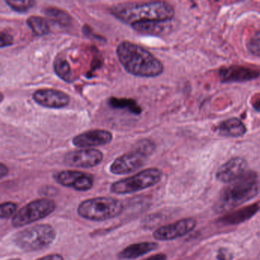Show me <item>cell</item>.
<instances>
[{
	"instance_id": "cell-1",
	"label": "cell",
	"mask_w": 260,
	"mask_h": 260,
	"mask_svg": "<svg viewBox=\"0 0 260 260\" xmlns=\"http://www.w3.org/2000/svg\"><path fill=\"white\" fill-rule=\"evenodd\" d=\"M109 11L114 17L131 25L147 21L168 22L175 16L173 6L164 1L120 3L112 6Z\"/></svg>"
},
{
	"instance_id": "cell-2",
	"label": "cell",
	"mask_w": 260,
	"mask_h": 260,
	"mask_svg": "<svg viewBox=\"0 0 260 260\" xmlns=\"http://www.w3.org/2000/svg\"><path fill=\"white\" fill-rule=\"evenodd\" d=\"M117 57L126 72L144 78H153L164 73L162 62L138 44L121 42L116 48Z\"/></svg>"
},
{
	"instance_id": "cell-3",
	"label": "cell",
	"mask_w": 260,
	"mask_h": 260,
	"mask_svg": "<svg viewBox=\"0 0 260 260\" xmlns=\"http://www.w3.org/2000/svg\"><path fill=\"white\" fill-rule=\"evenodd\" d=\"M258 188L259 185L256 173L247 170L223 188L215 204L216 212L231 211L250 200L258 194Z\"/></svg>"
},
{
	"instance_id": "cell-4",
	"label": "cell",
	"mask_w": 260,
	"mask_h": 260,
	"mask_svg": "<svg viewBox=\"0 0 260 260\" xmlns=\"http://www.w3.org/2000/svg\"><path fill=\"white\" fill-rule=\"evenodd\" d=\"M57 232L52 225L39 223L16 233L13 237L15 246L24 252L43 250L55 241Z\"/></svg>"
},
{
	"instance_id": "cell-5",
	"label": "cell",
	"mask_w": 260,
	"mask_h": 260,
	"mask_svg": "<svg viewBox=\"0 0 260 260\" xmlns=\"http://www.w3.org/2000/svg\"><path fill=\"white\" fill-rule=\"evenodd\" d=\"M124 206L118 199L110 197H96L83 201L77 207V214L85 220L94 222L106 221L122 214Z\"/></svg>"
},
{
	"instance_id": "cell-6",
	"label": "cell",
	"mask_w": 260,
	"mask_h": 260,
	"mask_svg": "<svg viewBox=\"0 0 260 260\" xmlns=\"http://www.w3.org/2000/svg\"><path fill=\"white\" fill-rule=\"evenodd\" d=\"M156 145L148 139L141 140L134 146L132 151L116 158L111 164V173L114 175H127L144 167L147 159L153 154Z\"/></svg>"
},
{
	"instance_id": "cell-7",
	"label": "cell",
	"mask_w": 260,
	"mask_h": 260,
	"mask_svg": "<svg viewBox=\"0 0 260 260\" xmlns=\"http://www.w3.org/2000/svg\"><path fill=\"white\" fill-rule=\"evenodd\" d=\"M162 170L148 168L141 170L133 176L120 179L111 185L110 191L113 194H128L151 188L160 182Z\"/></svg>"
},
{
	"instance_id": "cell-8",
	"label": "cell",
	"mask_w": 260,
	"mask_h": 260,
	"mask_svg": "<svg viewBox=\"0 0 260 260\" xmlns=\"http://www.w3.org/2000/svg\"><path fill=\"white\" fill-rule=\"evenodd\" d=\"M56 203L51 199H39L31 201L19 209L12 218V225L20 228L39 221L51 215L56 209Z\"/></svg>"
},
{
	"instance_id": "cell-9",
	"label": "cell",
	"mask_w": 260,
	"mask_h": 260,
	"mask_svg": "<svg viewBox=\"0 0 260 260\" xmlns=\"http://www.w3.org/2000/svg\"><path fill=\"white\" fill-rule=\"evenodd\" d=\"M197 220L192 217L181 219L174 223L159 226L153 233V238L158 241H170L189 234L197 226Z\"/></svg>"
},
{
	"instance_id": "cell-10",
	"label": "cell",
	"mask_w": 260,
	"mask_h": 260,
	"mask_svg": "<svg viewBox=\"0 0 260 260\" xmlns=\"http://www.w3.org/2000/svg\"><path fill=\"white\" fill-rule=\"evenodd\" d=\"M57 183L77 191H87L93 187L94 178L89 173L77 170H63L54 173Z\"/></svg>"
},
{
	"instance_id": "cell-11",
	"label": "cell",
	"mask_w": 260,
	"mask_h": 260,
	"mask_svg": "<svg viewBox=\"0 0 260 260\" xmlns=\"http://www.w3.org/2000/svg\"><path fill=\"white\" fill-rule=\"evenodd\" d=\"M103 160V152L94 148L74 150L67 153L63 158V162L68 167L82 169L96 167Z\"/></svg>"
},
{
	"instance_id": "cell-12",
	"label": "cell",
	"mask_w": 260,
	"mask_h": 260,
	"mask_svg": "<svg viewBox=\"0 0 260 260\" xmlns=\"http://www.w3.org/2000/svg\"><path fill=\"white\" fill-rule=\"evenodd\" d=\"M32 98L39 106L47 109H63L71 102V97L66 92L49 88L38 89L33 93Z\"/></svg>"
},
{
	"instance_id": "cell-13",
	"label": "cell",
	"mask_w": 260,
	"mask_h": 260,
	"mask_svg": "<svg viewBox=\"0 0 260 260\" xmlns=\"http://www.w3.org/2000/svg\"><path fill=\"white\" fill-rule=\"evenodd\" d=\"M113 135L103 129H95L80 134L73 138V144L78 148L88 149L106 145L112 142Z\"/></svg>"
},
{
	"instance_id": "cell-14",
	"label": "cell",
	"mask_w": 260,
	"mask_h": 260,
	"mask_svg": "<svg viewBox=\"0 0 260 260\" xmlns=\"http://www.w3.org/2000/svg\"><path fill=\"white\" fill-rule=\"evenodd\" d=\"M247 162L240 156L231 158L223 165L220 166L216 173L217 180L228 184L246 173Z\"/></svg>"
},
{
	"instance_id": "cell-15",
	"label": "cell",
	"mask_w": 260,
	"mask_h": 260,
	"mask_svg": "<svg viewBox=\"0 0 260 260\" xmlns=\"http://www.w3.org/2000/svg\"><path fill=\"white\" fill-rule=\"evenodd\" d=\"M218 75L222 83H242L255 80L259 77L260 74L252 68L231 66L220 68Z\"/></svg>"
},
{
	"instance_id": "cell-16",
	"label": "cell",
	"mask_w": 260,
	"mask_h": 260,
	"mask_svg": "<svg viewBox=\"0 0 260 260\" xmlns=\"http://www.w3.org/2000/svg\"><path fill=\"white\" fill-rule=\"evenodd\" d=\"M157 248L158 243L156 242H141V243H133L120 251L118 252V257L120 259H135L149 252L156 250Z\"/></svg>"
},
{
	"instance_id": "cell-17",
	"label": "cell",
	"mask_w": 260,
	"mask_h": 260,
	"mask_svg": "<svg viewBox=\"0 0 260 260\" xmlns=\"http://www.w3.org/2000/svg\"><path fill=\"white\" fill-rule=\"evenodd\" d=\"M217 133L226 138H240L246 133V126L239 118H231L221 121L216 128Z\"/></svg>"
},
{
	"instance_id": "cell-18",
	"label": "cell",
	"mask_w": 260,
	"mask_h": 260,
	"mask_svg": "<svg viewBox=\"0 0 260 260\" xmlns=\"http://www.w3.org/2000/svg\"><path fill=\"white\" fill-rule=\"evenodd\" d=\"M168 22H138L132 24L131 26L135 31L141 34L149 35V36H159L165 34L168 31Z\"/></svg>"
},
{
	"instance_id": "cell-19",
	"label": "cell",
	"mask_w": 260,
	"mask_h": 260,
	"mask_svg": "<svg viewBox=\"0 0 260 260\" xmlns=\"http://www.w3.org/2000/svg\"><path fill=\"white\" fill-rule=\"evenodd\" d=\"M258 209H259V206L257 204H254L224 216L220 218V221L223 224H237L252 217L258 211Z\"/></svg>"
},
{
	"instance_id": "cell-20",
	"label": "cell",
	"mask_w": 260,
	"mask_h": 260,
	"mask_svg": "<svg viewBox=\"0 0 260 260\" xmlns=\"http://www.w3.org/2000/svg\"><path fill=\"white\" fill-rule=\"evenodd\" d=\"M108 104L113 109H126L134 115H139L142 112L141 106L132 99H118L111 97L108 100Z\"/></svg>"
},
{
	"instance_id": "cell-21",
	"label": "cell",
	"mask_w": 260,
	"mask_h": 260,
	"mask_svg": "<svg viewBox=\"0 0 260 260\" xmlns=\"http://www.w3.org/2000/svg\"><path fill=\"white\" fill-rule=\"evenodd\" d=\"M26 24L33 34L38 37H43L51 32V27L48 21L41 16H30L27 19Z\"/></svg>"
},
{
	"instance_id": "cell-22",
	"label": "cell",
	"mask_w": 260,
	"mask_h": 260,
	"mask_svg": "<svg viewBox=\"0 0 260 260\" xmlns=\"http://www.w3.org/2000/svg\"><path fill=\"white\" fill-rule=\"evenodd\" d=\"M54 69L55 74L66 83H72L74 80V74L71 66L66 59L57 57L54 60Z\"/></svg>"
},
{
	"instance_id": "cell-23",
	"label": "cell",
	"mask_w": 260,
	"mask_h": 260,
	"mask_svg": "<svg viewBox=\"0 0 260 260\" xmlns=\"http://www.w3.org/2000/svg\"><path fill=\"white\" fill-rule=\"evenodd\" d=\"M44 12L51 20L61 26L68 27L72 23V17L64 10L56 7H48L44 10Z\"/></svg>"
},
{
	"instance_id": "cell-24",
	"label": "cell",
	"mask_w": 260,
	"mask_h": 260,
	"mask_svg": "<svg viewBox=\"0 0 260 260\" xmlns=\"http://www.w3.org/2000/svg\"><path fill=\"white\" fill-rule=\"evenodd\" d=\"M5 3L11 10L18 13H26L36 4V1L32 0H6Z\"/></svg>"
},
{
	"instance_id": "cell-25",
	"label": "cell",
	"mask_w": 260,
	"mask_h": 260,
	"mask_svg": "<svg viewBox=\"0 0 260 260\" xmlns=\"http://www.w3.org/2000/svg\"><path fill=\"white\" fill-rule=\"evenodd\" d=\"M19 211V207L15 202H7L1 204L0 217L2 219L13 218Z\"/></svg>"
},
{
	"instance_id": "cell-26",
	"label": "cell",
	"mask_w": 260,
	"mask_h": 260,
	"mask_svg": "<svg viewBox=\"0 0 260 260\" xmlns=\"http://www.w3.org/2000/svg\"><path fill=\"white\" fill-rule=\"evenodd\" d=\"M246 48L252 55L260 57V29L249 39Z\"/></svg>"
},
{
	"instance_id": "cell-27",
	"label": "cell",
	"mask_w": 260,
	"mask_h": 260,
	"mask_svg": "<svg viewBox=\"0 0 260 260\" xmlns=\"http://www.w3.org/2000/svg\"><path fill=\"white\" fill-rule=\"evenodd\" d=\"M14 43V39L13 36L10 33L6 32V31H1L0 34V48H4L7 47L11 46Z\"/></svg>"
},
{
	"instance_id": "cell-28",
	"label": "cell",
	"mask_w": 260,
	"mask_h": 260,
	"mask_svg": "<svg viewBox=\"0 0 260 260\" xmlns=\"http://www.w3.org/2000/svg\"><path fill=\"white\" fill-rule=\"evenodd\" d=\"M36 260H64V258H63V255H60V254L52 253L41 257V258Z\"/></svg>"
},
{
	"instance_id": "cell-29",
	"label": "cell",
	"mask_w": 260,
	"mask_h": 260,
	"mask_svg": "<svg viewBox=\"0 0 260 260\" xmlns=\"http://www.w3.org/2000/svg\"><path fill=\"white\" fill-rule=\"evenodd\" d=\"M167 255L166 254L162 253H157L155 254V255H150V256L147 257V258H144L143 260H167Z\"/></svg>"
},
{
	"instance_id": "cell-30",
	"label": "cell",
	"mask_w": 260,
	"mask_h": 260,
	"mask_svg": "<svg viewBox=\"0 0 260 260\" xmlns=\"http://www.w3.org/2000/svg\"><path fill=\"white\" fill-rule=\"evenodd\" d=\"M8 167H7V165H5L4 162H1V164H0V178H1V179H3L4 177H6V176L8 175Z\"/></svg>"
},
{
	"instance_id": "cell-31",
	"label": "cell",
	"mask_w": 260,
	"mask_h": 260,
	"mask_svg": "<svg viewBox=\"0 0 260 260\" xmlns=\"http://www.w3.org/2000/svg\"><path fill=\"white\" fill-rule=\"evenodd\" d=\"M8 260H22V259H21V258H10V259H8Z\"/></svg>"
}]
</instances>
